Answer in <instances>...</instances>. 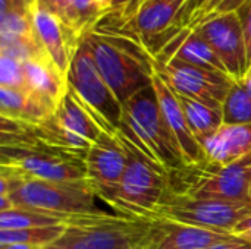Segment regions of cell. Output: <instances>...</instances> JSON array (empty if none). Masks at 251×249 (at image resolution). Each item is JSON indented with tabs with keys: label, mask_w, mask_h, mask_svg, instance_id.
Listing matches in <instances>:
<instances>
[{
	"label": "cell",
	"mask_w": 251,
	"mask_h": 249,
	"mask_svg": "<svg viewBox=\"0 0 251 249\" xmlns=\"http://www.w3.org/2000/svg\"><path fill=\"white\" fill-rule=\"evenodd\" d=\"M124 19L106 12L82 38L87 41L100 73L124 104L151 85L153 57L143 41L124 25Z\"/></svg>",
	"instance_id": "1"
},
{
	"label": "cell",
	"mask_w": 251,
	"mask_h": 249,
	"mask_svg": "<svg viewBox=\"0 0 251 249\" xmlns=\"http://www.w3.org/2000/svg\"><path fill=\"white\" fill-rule=\"evenodd\" d=\"M160 235L159 220L97 211L71 216L62 235L41 249H154Z\"/></svg>",
	"instance_id": "2"
},
{
	"label": "cell",
	"mask_w": 251,
	"mask_h": 249,
	"mask_svg": "<svg viewBox=\"0 0 251 249\" xmlns=\"http://www.w3.org/2000/svg\"><path fill=\"white\" fill-rule=\"evenodd\" d=\"M96 194L88 181L50 182L25 179L12 170L0 173V211L18 207L62 217L97 213Z\"/></svg>",
	"instance_id": "3"
},
{
	"label": "cell",
	"mask_w": 251,
	"mask_h": 249,
	"mask_svg": "<svg viewBox=\"0 0 251 249\" xmlns=\"http://www.w3.org/2000/svg\"><path fill=\"white\" fill-rule=\"evenodd\" d=\"M119 132L151 161L166 170L169 176L187 169L165 122L153 85L141 90L122 104Z\"/></svg>",
	"instance_id": "4"
},
{
	"label": "cell",
	"mask_w": 251,
	"mask_h": 249,
	"mask_svg": "<svg viewBox=\"0 0 251 249\" xmlns=\"http://www.w3.org/2000/svg\"><path fill=\"white\" fill-rule=\"evenodd\" d=\"M118 135L125 145L128 163L110 207L122 216L154 220L156 210L171 189V176L119 131Z\"/></svg>",
	"instance_id": "5"
},
{
	"label": "cell",
	"mask_w": 251,
	"mask_h": 249,
	"mask_svg": "<svg viewBox=\"0 0 251 249\" xmlns=\"http://www.w3.org/2000/svg\"><path fill=\"white\" fill-rule=\"evenodd\" d=\"M26 126L40 142L84 157L103 132L110 134L99 114L71 87L50 119L37 126Z\"/></svg>",
	"instance_id": "6"
},
{
	"label": "cell",
	"mask_w": 251,
	"mask_h": 249,
	"mask_svg": "<svg viewBox=\"0 0 251 249\" xmlns=\"http://www.w3.org/2000/svg\"><path fill=\"white\" fill-rule=\"evenodd\" d=\"M249 214H251V204L196 198L169 189L163 203L156 210L154 220L231 235L235 225Z\"/></svg>",
	"instance_id": "7"
},
{
	"label": "cell",
	"mask_w": 251,
	"mask_h": 249,
	"mask_svg": "<svg viewBox=\"0 0 251 249\" xmlns=\"http://www.w3.org/2000/svg\"><path fill=\"white\" fill-rule=\"evenodd\" d=\"M193 178L172 191L196 198L221 200L237 204H251V154L224 167L204 163L199 167L184 169Z\"/></svg>",
	"instance_id": "8"
},
{
	"label": "cell",
	"mask_w": 251,
	"mask_h": 249,
	"mask_svg": "<svg viewBox=\"0 0 251 249\" xmlns=\"http://www.w3.org/2000/svg\"><path fill=\"white\" fill-rule=\"evenodd\" d=\"M68 84L99 114L110 134L116 135L122 122V103L100 73L84 38H81L72 56Z\"/></svg>",
	"instance_id": "9"
},
{
	"label": "cell",
	"mask_w": 251,
	"mask_h": 249,
	"mask_svg": "<svg viewBox=\"0 0 251 249\" xmlns=\"http://www.w3.org/2000/svg\"><path fill=\"white\" fill-rule=\"evenodd\" d=\"M153 65L154 70L163 76L176 94L199 100L215 109H222L224 101L235 82L222 72L194 66L176 59L166 62L153 60Z\"/></svg>",
	"instance_id": "10"
},
{
	"label": "cell",
	"mask_w": 251,
	"mask_h": 249,
	"mask_svg": "<svg viewBox=\"0 0 251 249\" xmlns=\"http://www.w3.org/2000/svg\"><path fill=\"white\" fill-rule=\"evenodd\" d=\"M85 179L97 198L110 205L126 169L128 154L121 136L103 132L85 153Z\"/></svg>",
	"instance_id": "11"
},
{
	"label": "cell",
	"mask_w": 251,
	"mask_h": 249,
	"mask_svg": "<svg viewBox=\"0 0 251 249\" xmlns=\"http://www.w3.org/2000/svg\"><path fill=\"white\" fill-rule=\"evenodd\" d=\"M216 51L234 81H241L250 65L247 59L243 26L237 12L201 19L191 28Z\"/></svg>",
	"instance_id": "12"
},
{
	"label": "cell",
	"mask_w": 251,
	"mask_h": 249,
	"mask_svg": "<svg viewBox=\"0 0 251 249\" xmlns=\"http://www.w3.org/2000/svg\"><path fill=\"white\" fill-rule=\"evenodd\" d=\"M187 3L188 0H143L132 18L125 21L124 25L153 54L176 28H181L176 23L184 19Z\"/></svg>",
	"instance_id": "13"
},
{
	"label": "cell",
	"mask_w": 251,
	"mask_h": 249,
	"mask_svg": "<svg viewBox=\"0 0 251 249\" xmlns=\"http://www.w3.org/2000/svg\"><path fill=\"white\" fill-rule=\"evenodd\" d=\"M151 85L156 91L165 122L176 142V147L181 153L185 167L193 169V167H199L207 163L203 145L199 142V139L193 134L176 92L163 79V76L159 75L156 70L153 75Z\"/></svg>",
	"instance_id": "14"
},
{
	"label": "cell",
	"mask_w": 251,
	"mask_h": 249,
	"mask_svg": "<svg viewBox=\"0 0 251 249\" xmlns=\"http://www.w3.org/2000/svg\"><path fill=\"white\" fill-rule=\"evenodd\" d=\"M32 23L41 47L54 66L68 78L71 60L81 38L74 35L56 15L38 3L32 7Z\"/></svg>",
	"instance_id": "15"
},
{
	"label": "cell",
	"mask_w": 251,
	"mask_h": 249,
	"mask_svg": "<svg viewBox=\"0 0 251 249\" xmlns=\"http://www.w3.org/2000/svg\"><path fill=\"white\" fill-rule=\"evenodd\" d=\"M24 73L25 90L54 114L68 92V78L54 66L50 57L25 60Z\"/></svg>",
	"instance_id": "16"
},
{
	"label": "cell",
	"mask_w": 251,
	"mask_h": 249,
	"mask_svg": "<svg viewBox=\"0 0 251 249\" xmlns=\"http://www.w3.org/2000/svg\"><path fill=\"white\" fill-rule=\"evenodd\" d=\"M203 150L206 161L218 167L229 166L249 157L251 154V123H224L203 144Z\"/></svg>",
	"instance_id": "17"
},
{
	"label": "cell",
	"mask_w": 251,
	"mask_h": 249,
	"mask_svg": "<svg viewBox=\"0 0 251 249\" xmlns=\"http://www.w3.org/2000/svg\"><path fill=\"white\" fill-rule=\"evenodd\" d=\"M160 223L162 235L154 249H207L232 236L229 233H221L187 225L169 222Z\"/></svg>",
	"instance_id": "18"
},
{
	"label": "cell",
	"mask_w": 251,
	"mask_h": 249,
	"mask_svg": "<svg viewBox=\"0 0 251 249\" xmlns=\"http://www.w3.org/2000/svg\"><path fill=\"white\" fill-rule=\"evenodd\" d=\"M53 114L40 104L26 90H13L0 87V117L37 126Z\"/></svg>",
	"instance_id": "19"
},
{
	"label": "cell",
	"mask_w": 251,
	"mask_h": 249,
	"mask_svg": "<svg viewBox=\"0 0 251 249\" xmlns=\"http://www.w3.org/2000/svg\"><path fill=\"white\" fill-rule=\"evenodd\" d=\"M176 95L181 101V106L184 109L185 117L190 123L193 134L203 145L224 125L222 109H215L206 103H201L199 100L185 95H179V94Z\"/></svg>",
	"instance_id": "20"
},
{
	"label": "cell",
	"mask_w": 251,
	"mask_h": 249,
	"mask_svg": "<svg viewBox=\"0 0 251 249\" xmlns=\"http://www.w3.org/2000/svg\"><path fill=\"white\" fill-rule=\"evenodd\" d=\"M69 217L41 213L29 208H9L0 211V230H21L31 227H46L65 225Z\"/></svg>",
	"instance_id": "21"
},
{
	"label": "cell",
	"mask_w": 251,
	"mask_h": 249,
	"mask_svg": "<svg viewBox=\"0 0 251 249\" xmlns=\"http://www.w3.org/2000/svg\"><path fill=\"white\" fill-rule=\"evenodd\" d=\"M106 12V4L100 0H68L66 28L78 38H82L84 32L91 29Z\"/></svg>",
	"instance_id": "22"
},
{
	"label": "cell",
	"mask_w": 251,
	"mask_h": 249,
	"mask_svg": "<svg viewBox=\"0 0 251 249\" xmlns=\"http://www.w3.org/2000/svg\"><path fill=\"white\" fill-rule=\"evenodd\" d=\"M65 225L46 226V227H31L21 230H0V247L21 244L35 248H44L53 244L63 232Z\"/></svg>",
	"instance_id": "23"
},
{
	"label": "cell",
	"mask_w": 251,
	"mask_h": 249,
	"mask_svg": "<svg viewBox=\"0 0 251 249\" xmlns=\"http://www.w3.org/2000/svg\"><path fill=\"white\" fill-rule=\"evenodd\" d=\"M224 123L228 125H249L251 123V94L235 81L222 106Z\"/></svg>",
	"instance_id": "24"
},
{
	"label": "cell",
	"mask_w": 251,
	"mask_h": 249,
	"mask_svg": "<svg viewBox=\"0 0 251 249\" xmlns=\"http://www.w3.org/2000/svg\"><path fill=\"white\" fill-rule=\"evenodd\" d=\"M0 87L25 90L24 62L6 54H0Z\"/></svg>",
	"instance_id": "25"
},
{
	"label": "cell",
	"mask_w": 251,
	"mask_h": 249,
	"mask_svg": "<svg viewBox=\"0 0 251 249\" xmlns=\"http://www.w3.org/2000/svg\"><path fill=\"white\" fill-rule=\"evenodd\" d=\"M143 0H104L106 10L121 16L124 21L132 18Z\"/></svg>",
	"instance_id": "26"
},
{
	"label": "cell",
	"mask_w": 251,
	"mask_h": 249,
	"mask_svg": "<svg viewBox=\"0 0 251 249\" xmlns=\"http://www.w3.org/2000/svg\"><path fill=\"white\" fill-rule=\"evenodd\" d=\"M237 15L240 18L241 26H243V34H244V41H246V50H247V59H249V65L251 66V0H249L246 4H243L237 10Z\"/></svg>",
	"instance_id": "27"
},
{
	"label": "cell",
	"mask_w": 251,
	"mask_h": 249,
	"mask_svg": "<svg viewBox=\"0 0 251 249\" xmlns=\"http://www.w3.org/2000/svg\"><path fill=\"white\" fill-rule=\"evenodd\" d=\"M40 6L56 15L66 26L68 22V0H35Z\"/></svg>",
	"instance_id": "28"
},
{
	"label": "cell",
	"mask_w": 251,
	"mask_h": 249,
	"mask_svg": "<svg viewBox=\"0 0 251 249\" xmlns=\"http://www.w3.org/2000/svg\"><path fill=\"white\" fill-rule=\"evenodd\" d=\"M231 235L234 238L241 239V241H244V242H247V244L251 245V214L246 216L244 219H241L235 225V227L232 229Z\"/></svg>",
	"instance_id": "29"
},
{
	"label": "cell",
	"mask_w": 251,
	"mask_h": 249,
	"mask_svg": "<svg viewBox=\"0 0 251 249\" xmlns=\"http://www.w3.org/2000/svg\"><path fill=\"white\" fill-rule=\"evenodd\" d=\"M222 0H207L199 10H196L193 15H191V18L188 19V22H187V26L188 28H193V26H196L203 18H206L219 3H221Z\"/></svg>",
	"instance_id": "30"
},
{
	"label": "cell",
	"mask_w": 251,
	"mask_h": 249,
	"mask_svg": "<svg viewBox=\"0 0 251 249\" xmlns=\"http://www.w3.org/2000/svg\"><path fill=\"white\" fill-rule=\"evenodd\" d=\"M249 0H222L206 18L215 16V15H221V13H231V12H237L243 4H246ZM204 19V18H203Z\"/></svg>",
	"instance_id": "31"
},
{
	"label": "cell",
	"mask_w": 251,
	"mask_h": 249,
	"mask_svg": "<svg viewBox=\"0 0 251 249\" xmlns=\"http://www.w3.org/2000/svg\"><path fill=\"white\" fill-rule=\"evenodd\" d=\"M207 249H251V245L241 241V239L231 236V238H228V239H225V241H222V242H219V244Z\"/></svg>",
	"instance_id": "32"
},
{
	"label": "cell",
	"mask_w": 251,
	"mask_h": 249,
	"mask_svg": "<svg viewBox=\"0 0 251 249\" xmlns=\"http://www.w3.org/2000/svg\"><path fill=\"white\" fill-rule=\"evenodd\" d=\"M207 0H188V3H187V9H185V13H184V23H182V26L185 28L187 26V22H188V19L191 18V15L196 12V10H199L204 3H206Z\"/></svg>",
	"instance_id": "33"
},
{
	"label": "cell",
	"mask_w": 251,
	"mask_h": 249,
	"mask_svg": "<svg viewBox=\"0 0 251 249\" xmlns=\"http://www.w3.org/2000/svg\"><path fill=\"white\" fill-rule=\"evenodd\" d=\"M240 82L243 84V87H244V88H246V90H247V91L251 94V66H250V69L247 70V73L244 75V78H243Z\"/></svg>",
	"instance_id": "34"
},
{
	"label": "cell",
	"mask_w": 251,
	"mask_h": 249,
	"mask_svg": "<svg viewBox=\"0 0 251 249\" xmlns=\"http://www.w3.org/2000/svg\"><path fill=\"white\" fill-rule=\"evenodd\" d=\"M0 249H41L35 248V247H29V245H21V244H12V245H3Z\"/></svg>",
	"instance_id": "35"
}]
</instances>
